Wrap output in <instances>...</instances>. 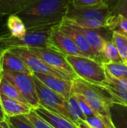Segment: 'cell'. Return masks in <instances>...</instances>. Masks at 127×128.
Segmentation results:
<instances>
[{
    "label": "cell",
    "instance_id": "obj_5",
    "mask_svg": "<svg viewBox=\"0 0 127 128\" xmlns=\"http://www.w3.org/2000/svg\"><path fill=\"white\" fill-rule=\"evenodd\" d=\"M66 59L79 78L98 86H103L106 81L107 74L105 67L96 59L75 55L66 56Z\"/></svg>",
    "mask_w": 127,
    "mask_h": 128
},
{
    "label": "cell",
    "instance_id": "obj_36",
    "mask_svg": "<svg viewBox=\"0 0 127 128\" xmlns=\"http://www.w3.org/2000/svg\"><path fill=\"white\" fill-rule=\"evenodd\" d=\"M0 128H10V127L6 120L4 122H0Z\"/></svg>",
    "mask_w": 127,
    "mask_h": 128
},
{
    "label": "cell",
    "instance_id": "obj_9",
    "mask_svg": "<svg viewBox=\"0 0 127 128\" xmlns=\"http://www.w3.org/2000/svg\"><path fill=\"white\" fill-rule=\"evenodd\" d=\"M12 52L17 54L19 58L24 61L28 67L31 69L32 73H43V74H49L53 75V76L64 78L66 79H70L63 73L59 72L57 70L53 69L52 67L47 64L43 59H41L39 57H37L36 54H34L31 51H30L29 48L27 47H11L8 48ZM71 80V79H70Z\"/></svg>",
    "mask_w": 127,
    "mask_h": 128
},
{
    "label": "cell",
    "instance_id": "obj_7",
    "mask_svg": "<svg viewBox=\"0 0 127 128\" xmlns=\"http://www.w3.org/2000/svg\"><path fill=\"white\" fill-rule=\"evenodd\" d=\"M2 77L8 79L10 83L14 84L26 100L28 104L32 108H36L39 106L38 97L37 94L36 86L32 74L22 72H14L10 71L2 72Z\"/></svg>",
    "mask_w": 127,
    "mask_h": 128
},
{
    "label": "cell",
    "instance_id": "obj_29",
    "mask_svg": "<svg viewBox=\"0 0 127 128\" xmlns=\"http://www.w3.org/2000/svg\"><path fill=\"white\" fill-rule=\"evenodd\" d=\"M111 7L112 14L121 15L127 18V0H116V2L111 5Z\"/></svg>",
    "mask_w": 127,
    "mask_h": 128
},
{
    "label": "cell",
    "instance_id": "obj_1",
    "mask_svg": "<svg viewBox=\"0 0 127 128\" xmlns=\"http://www.w3.org/2000/svg\"><path fill=\"white\" fill-rule=\"evenodd\" d=\"M71 0H33L17 13L26 28L52 26L63 22Z\"/></svg>",
    "mask_w": 127,
    "mask_h": 128
},
{
    "label": "cell",
    "instance_id": "obj_20",
    "mask_svg": "<svg viewBox=\"0 0 127 128\" xmlns=\"http://www.w3.org/2000/svg\"><path fill=\"white\" fill-rule=\"evenodd\" d=\"M67 109L71 120L74 122L76 125H78L81 121H85L86 118L83 111L80 108L78 98L74 93L67 98Z\"/></svg>",
    "mask_w": 127,
    "mask_h": 128
},
{
    "label": "cell",
    "instance_id": "obj_13",
    "mask_svg": "<svg viewBox=\"0 0 127 128\" xmlns=\"http://www.w3.org/2000/svg\"><path fill=\"white\" fill-rule=\"evenodd\" d=\"M37 78H38L44 84L52 91L59 93L67 100L73 94L72 92V80L64 78L53 76L43 73H32Z\"/></svg>",
    "mask_w": 127,
    "mask_h": 128
},
{
    "label": "cell",
    "instance_id": "obj_15",
    "mask_svg": "<svg viewBox=\"0 0 127 128\" xmlns=\"http://www.w3.org/2000/svg\"><path fill=\"white\" fill-rule=\"evenodd\" d=\"M33 110L38 116L44 118L54 128H78V126L74 122L70 120L69 118L56 112L49 111L41 106H38L37 107L34 108Z\"/></svg>",
    "mask_w": 127,
    "mask_h": 128
},
{
    "label": "cell",
    "instance_id": "obj_11",
    "mask_svg": "<svg viewBox=\"0 0 127 128\" xmlns=\"http://www.w3.org/2000/svg\"><path fill=\"white\" fill-rule=\"evenodd\" d=\"M58 27L62 32H64L66 35L69 36L74 41V43L77 44L78 49L80 50V52L85 57L91 58L96 59L98 61L97 54L91 47V46L85 38V35L82 33V32L78 26L71 24V23L67 22V21H63V22L58 24Z\"/></svg>",
    "mask_w": 127,
    "mask_h": 128
},
{
    "label": "cell",
    "instance_id": "obj_2",
    "mask_svg": "<svg viewBox=\"0 0 127 128\" xmlns=\"http://www.w3.org/2000/svg\"><path fill=\"white\" fill-rule=\"evenodd\" d=\"M72 92L82 95L110 128H114L111 120L110 106L116 101L103 86L92 84L77 78L72 80Z\"/></svg>",
    "mask_w": 127,
    "mask_h": 128
},
{
    "label": "cell",
    "instance_id": "obj_37",
    "mask_svg": "<svg viewBox=\"0 0 127 128\" xmlns=\"http://www.w3.org/2000/svg\"><path fill=\"white\" fill-rule=\"evenodd\" d=\"M125 63H126V64H127V58H126V60H125Z\"/></svg>",
    "mask_w": 127,
    "mask_h": 128
},
{
    "label": "cell",
    "instance_id": "obj_22",
    "mask_svg": "<svg viewBox=\"0 0 127 128\" xmlns=\"http://www.w3.org/2000/svg\"><path fill=\"white\" fill-rule=\"evenodd\" d=\"M103 66L108 76L114 78H127V64L124 61L105 62Z\"/></svg>",
    "mask_w": 127,
    "mask_h": 128
},
{
    "label": "cell",
    "instance_id": "obj_32",
    "mask_svg": "<svg viewBox=\"0 0 127 128\" xmlns=\"http://www.w3.org/2000/svg\"><path fill=\"white\" fill-rule=\"evenodd\" d=\"M110 0H71V3L74 6H87V5H93L97 4L109 2Z\"/></svg>",
    "mask_w": 127,
    "mask_h": 128
},
{
    "label": "cell",
    "instance_id": "obj_30",
    "mask_svg": "<svg viewBox=\"0 0 127 128\" xmlns=\"http://www.w3.org/2000/svg\"><path fill=\"white\" fill-rule=\"evenodd\" d=\"M75 95H76L77 98H78L80 108H81V110L83 111V112H84V114L85 115V117L92 116V115H98L95 112V111L91 107V106L89 104V103L86 101V100H85L82 95H80V94H75Z\"/></svg>",
    "mask_w": 127,
    "mask_h": 128
},
{
    "label": "cell",
    "instance_id": "obj_17",
    "mask_svg": "<svg viewBox=\"0 0 127 128\" xmlns=\"http://www.w3.org/2000/svg\"><path fill=\"white\" fill-rule=\"evenodd\" d=\"M0 100L7 117L19 116V115H25L33 110V108L28 104L21 102L17 100L9 98V97L0 93Z\"/></svg>",
    "mask_w": 127,
    "mask_h": 128
},
{
    "label": "cell",
    "instance_id": "obj_27",
    "mask_svg": "<svg viewBox=\"0 0 127 128\" xmlns=\"http://www.w3.org/2000/svg\"><path fill=\"white\" fill-rule=\"evenodd\" d=\"M7 122L10 128H36L25 115L7 117Z\"/></svg>",
    "mask_w": 127,
    "mask_h": 128
},
{
    "label": "cell",
    "instance_id": "obj_28",
    "mask_svg": "<svg viewBox=\"0 0 127 128\" xmlns=\"http://www.w3.org/2000/svg\"><path fill=\"white\" fill-rule=\"evenodd\" d=\"M25 116L27 117L28 120L31 122L32 125L36 128H54L51 125H50L47 121H45L44 118H42L40 116H38L34 112V110H32L29 113L25 114Z\"/></svg>",
    "mask_w": 127,
    "mask_h": 128
},
{
    "label": "cell",
    "instance_id": "obj_35",
    "mask_svg": "<svg viewBox=\"0 0 127 128\" xmlns=\"http://www.w3.org/2000/svg\"><path fill=\"white\" fill-rule=\"evenodd\" d=\"M77 126H78V128H95V127L92 126L88 125V124H87L85 121H81L80 123H78Z\"/></svg>",
    "mask_w": 127,
    "mask_h": 128
},
{
    "label": "cell",
    "instance_id": "obj_23",
    "mask_svg": "<svg viewBox=\"0 0 127 128\" xmlns=\"http://www.w3.org/2000/svg\"><path fill=\"white\" fill-rule=\"evenodd\" d=\"M0 93H3V95L9 97V98L17 100L21 102L28 104V102L22 96V94L19 92V91L17 89V87L12 83H10L8 79H6L3 77H1V79H0Z\"/></svg>",
    "mask_w": 127,
    "mask_h": 128
},
{
    "label": "cell",
    "instance_id": "obj_31",
    "mask_svg": "<svg viewBox=\"0 0 127 128\" xmlns=\"http://www.w3.org/2000/svg\"><path fill=\"white\" fill-rule=\"evenodd\" d=\"M85 121L88 125L95 128H110V126L105 122V120L98 115H92V116L86 117Z\"/></svg>",
    "mask_w": 127,
    "mask_h": 128
},
{
    "label": "cell",
    "instance_id": "obj_12",
    "mask_svg": "<svg viewBox=\"0 0 127 128\" xmlns=\"http://www.w3.org/2000/svg\"><path fill=\"white\" fill-rule=\"evenodd\" d=\"M51 42L56 51L60 52L65 56H84L74 41L60 30L58 24H55L52 28L51 34Z\"/></svg>",
    "mask_w": 127,
    "mask_h": 128
},
{
    "label": "cell",
    "instance_id": "obj_16",
    "mask_svg": "<svg viewBox=\"0 0 127 128\" xmlns=\"http://www.w3.org/2000/svg\"><path fill=\"white\" fill-rule=\"evenodd\" d=\"M2 69L3 71L32 74V72L24 63V61L9 49H5L3 52L2 58Z\"/></svg>",
    "mask_w": 127,
    "mask_h": 128
},
{
    "label": "cell",
    "instance_id": "obj_19",
    "mask_svg": "<svg viewBox=\"0 0 127 128\" xmlns=\"http://www.w3.org/2000/svg\"><path fill=\"white\" fill-rule=\"evenodd\" d=\"M33 0H0V21L3 17L15 14Z\"/></svg>",
    "mask_w": 127,
    "mask_h": 128
},
{
    "label": "cell",
    "instance_id": "obj_4",
    "mask_svg": "<svg viewBox=\"0 0 127 128\" xmlns=\"http://www.w3.org/2000/svg\"><path fill=\"white\" fill-rule=\"evenodd\" d=\"M54 26L55 24L28 29L26 33L22 37H14L10 33L0 35V46L4 49L22 46L55 50L51 42V34Z\"/></svg>",
    "mask_w": 127,
    "mask_h": 128
},
{
    "label": "cell",
    "instance_id": "obj_6",
    "mask_svg": "<svg viewBox=\"0 0 127 128\" xmlns=\"http://www.w3.org/2000/svg\"><path fill=\"white\" fill-rule=\"evenodd\" d=\"M33 78L37 90V94L38 97L39 106L46 108L51 112L62 115L71 120L67 109V100L59 93L47 87L34 75Z\"/></svg>",
    "mask_w": 127,
    "mask_h": 128
},
{
    "label": "cell",
    "instance_id": "obj_25",
    "mask_svg": "<svg viewBox=\"0 0 127 128\" xmlns=\"http://www.w3.org/2000/svg\"><path fill=\"white\" fill-rule=\"evenodd\" d=\"M104 57L106 62H119L123 61L120 57L117 46L113 43L112 39H109L106 41L104 47Z\"/></svg>",
    "mask_w": 127,
    "mask_h": 128
},
{
    "label": "cell",
    "instance_id": "obj_10",
    "mask_svg": "<svg viewBox=\"0 0 127 128\" xmlns=\"http://www.w3.org/2000/svg\"><path fill=\"white\" fill-rule=\"evenodd\" d=\"M85 35L87 42L98 56V61L102 64L106 62L104 57V47L107 40L112 39V32L107 28H85L79 27Z\"/></svg>",
    "mask_w": 127,
    "mask_h": 128
},
{
    "label": "cell",
    "instance_id": "obj_24",
    "mask_svg": "<svg viewBox=\"0 0 127 128\" xmlns=\"http://www.w3.org/2000/svg\"><path fill=\"white\" fill-rule=\"evenodd\" d=\"M106 28L112 32H119L127 36V18L121 15L112 14Z\"/></svg>",
    "mask_w": 127,
    "mask_h": 128
},
{
    "label": "cell",
    "instance_id": "obj_14",
    "mask_svg": "<svg viewBox=\"0 0 127 128\" xmlns=\"http://www.w3.org/2000/svg\"><path fill=\"white\" fill-rule=\"evenodd\" d=\"M103 86L117 103L127 106V78H114L107 75Z\"/></svg>",
    "mask_w": 127,
    "mask_h": 128
},
{
    "label": "cell",
    "instance_id": "obj_8",
    "mask_svg": "<svg viewBox=\"0 0 127 128\" xmlns=\"http://www.w3.org/2000/svg\"><path fill=\"white\" fill-rule=\"evenodd\" d=\"M29 49L37 57L43 59L51 67L63 73L71 80H74L75 78H78L76 73L73 71L72 67L66 59V56L60 52L52 49H48V48L33 47L29 48Z\"/></svg>",
    "mask_w": 127,
    "mask_h": 128
},
{
    "label": "cell",
    "instance_id": "obj_3",
    "mask_svg": "<svg viewBox=\"0 0 127 128\" xmlns=\"http://www.w3.org/2000/svg\"><path fill=\"white\" fill-rule=\"evenodd\" d=\"M111 15L109 2L87 6H74L71 3L64 21L85 28H106Z\"/></svg>",
    "mask_w": 127,
    "mask_h": 128
},
{
    "label": "cell",
    "instance_id": "obj_26",
    "mask_svg": "<svg viewBox=\"0 0 127 128\" xmlns=\"http://www.w3.org/2000/svg\"><path fill=\"white\" fill-rule=\"evenodd\" d=\"M112 41L117 46L122 60L125 62L127 58V36L119 32H112Z\"/></svg>",
    "mask_w": 127,
    "mask_h": 128
},
{
    "label": "cell",
    "instance_id": "obj_34",
    "mask_svg": "<svg viewBox=\"0 0 127 128\" xmlns=\"http://www.w3.org/2000/svg\"><path fill=\"white\" fill-rule=\"evenodd\" d=\"M4 50H5L4 48H3L2 46H0V79H1L2 72H3V69H2V58H3V54Z\"/></svg>",
    "mask_w": 127,
    "mask_h": 128
},
{
    "label": "cell",
    "instance_id": "obj_21",
    "mask_svg": "<svg viewBox=\"0 0 127 128\" xmlns=\"http://www.w3.org/2000/svg\"><path fill=\"white\" fill-rule=\"evenodd\" d=\"M6 26L10 34L14 37H22L27 32L24 21L17 14H10L8 16Z\"/></svg>",
    "mask_w": 127,
    "mask_h": 128
},
{
    "label": "cell",
    "instance_id": "obj_33",
    "mask_svg": "<svg viewBox=\"0 0 127 128\" xmlns=\"http://www.w3.org/2000/svg\"><path fill=\"white\" fill-rule=\"evenodd\" d=\"M7 120V116L5 114L4 111L3 109V106L1 104V100H0V122H4Z\"/></svg>",
    "mask_w": 127,
    "mask_h": 128
},
{
    "label": "cell",
    "instance_id": "obj_18",
    "mask_svg": "<svg viewBox=\"0 0 127 128\" xmlns=\"http://www.w3.org/2000/svg\"><path fill=\"white\" fill-rule=\"evenodd\" d=\"M110 116L114 128H127V106L113 102L110 106Z\"/></svg>",
    "mask_w": 127,
    "mask_h": 128
}]
</instances>
